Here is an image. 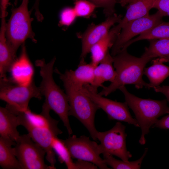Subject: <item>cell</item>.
<instances>
[{"instance_id": "1", "label": "cell", "mask_w": 169, "mask_h": 169, "mask_svg": "<svg viewBox=\"0 0 169 169\" xmlns=\"http://www.w3.org/2000/svg\"><path fill=\"white\" fill-rule=\"evenodd\" d=\"M113 57L116 77L109 85L103 87L102 90L99 93L100 95L106 96L126 84H133L137 89L144 87L151 88L149 83L144 81L142 76L146 65L153 59L142 56L141 57L133 56L127 52V49H122Z\"/></svg>"}, {"instance_id": "2", "label": "cell", "mask_w": 169, "mask_h": 169, "mask_svg": "<svg viewBox=\"0 0 169 169\" xmlns=\"http://www.w3.org/2000/svg\"><path fill=\"white\" fill-rule=\"evenodd\" d=\"M54 57L46 63L44 59L38 60L35 65L40 68L42 80L39 87L42 96L45 98L43 105L57 114L62 121L69 136L73 133L69 120V106L67 95L55 83L53 77Z\"/></svg>"}, {"instance_id": "3", "label": "cell", "mask_w": 169, "mask_h": 169, "mask_svg": "<svg viewBox=\"0 0 169 169\" xmlns=\"http://www.w3.org/2000/svg\"><path fill=\"white\" fill-rule=\"evenodd\" d=\"M119 89L123 93L125 102L133 112L137 122L141 128V134L139 143L145 144V136L150 132V129L161 116L169 114V107L166 99L157 100L139 98L130 93L125 86Z\"/></svg>"}, {"instance_id": "4", "label": "cell", "mask_w": 169, "mask_h": 169, "mask_svg": "<svg viewBox=\"0 0 169 169\" xmlns=\"http://www.w3.org/2000/svg\"><path fill=\"white\" fill-rule=\"evenodd\" d=\"M29 0H22L18 7L11 9V15L6 25L7 41L16 54L19 47L29 38L35 42L34 33L32 28L33 19L28 8Z\"/></svg>"}, {"instance_id": "5", "label": "cell", "mask_w": 169, "mask_h": 169, "mask_svg": "<svg viewBox=\"0 0 169 169\" xmlns=\"http://www.w3.org/2000/svg\"><path fill=\"white\" fill-rule=\"evenodd\" d=\"M63 84L69 106V116L77 118L87 129L93 139L97 140L98 131L95 127V119L96 112L100 108L81 89Z\"/></svg>"}, {"instance_id": "6", "label": "cell", "mask_w": 169, "mask_h": 169, "mask_svg": "<svg viewBox=\"0 0 169 169\" xmlns=\"http://www.w3.org/2000/svg\"><path fill=\"white\" fill-rule=\"evenodd\" d=\"M42 96L39 87L36 85L34 80L25 85L15 83L9 78H0V99L7 103L6 105L14 110L26 111L29 109L31 99L41 100Z\"/></svg>"}, {"instance_id": "7", "label": "cell", "mask_w": 169, "mask_h": 169, "mask_svg": "<svg viewBox=\"0 0 169 169\" xmlns=\"http://www.w3.org/2000/svg\"><path fill=\"white\" fill-rule=\"evenodd\" d=\"M13 149L22 169H52L45 164V151L28 134L20 135Z\"/></svg>"}, {"instance_id": "8", "label": "cell", "mask_w": 169, "mask_h": 169, "mask_svg": "<svg viewBox=\"0 0 169 169\" xmlns=\"http://www.w3.org/2000/svg\"><path fill=\"white\" fill-rule=\"evenodd\" d=\"M18 116L20 125L24 127L32 140L45 151L46 158L50 166L52 169H56L55 154L52 147V142L53 138L62 134V131L59 128L52 129L38 125L24 112H20Z\"/></svg>"}, {"instance_id": "9", "label": "cell", "mask_w": 169, "mask_h": 169, "mask_svg": "<svg viewBox=\"0 0 169 169\" xmlns=\"http://www.w3.org/2000/svg\"><path fill=\"white\" fill-rule=\"evenodd\" d=\"M125 126L120 122H117L110 129L104 132L98 131L97 139L101 154H109L127 161L132 155L126 146Z\"/></svg>"}, {"instance_id": "10", "label": "cell", "mask_w": 169, "mask_h": 169, "mask_svg": "<svg viewBox=\"0 0 169 169\" xmlns=\"http://www.w3.org/2000/svg\"><path fill=\"white\" fill-rule=\"evenodd\" d=\"M63 140L72 158L90 162L100 169H110L100 156L101 154L99 145L89 137L73 135Z\"/></svg>"}, {"instance_id": "11", "label": "cell", "mask_w": 169, "mask_h": 169, "mask_svg": "<svg viewBox=\"0 0 169 169\" xmlns=\"http://www.w3.org/2000/svg\"><path fill=\"white\" fill-rule=\"evenodd\" d=\"M163 17L157 11L153 14H149L127 23L122 28L111 48V55L115 56L134 37L140 35L162 22Z\"/></svg>"}, {"instance_id": "12", "label": "cell", "mask_w": 169, "mask_h": 169, "mask_svg": "<svg viewBox=\"0 0 169 169\" xmlns=\"http://www.w3.org/2000/svg\"><path fill=\"white\" fill-rule=\"evenodd\" d=\"M81 90L105 112L110 120L125 122L140 127L136 119L131 114L125 102H119L105 98L93 89L90 84L84 86Z\"/></svg>"}, {"instance_id": "13", "label": "cell", "mask_w": 169, "mask_h": 169, "mask_svg": "<svg viewBox=\"0 0 169 169\" xmlns=\"http://www.w3.org/2000/svg\"><path fill=\"white\" fill-rule=\"evenodd\" d=\"M122 15L115 13L109 16L103 22L97 25L91 24L80 36L82 41L81 59H84L91 47L109 32L111 27L119 23Z\"/></svg>"}, {"instance_id": "14", "label": "cell", "mask_w": 169, "mask_h": 169, "mask_svg": "<svg viewBox=\"0 0 169 169\" xmlns=\"http://www.w3.org/2000/svg\"><path fill=\"white\" fill-rule=\"evenodd\" d=\"M95 67L91 63L87 64L84 59H81L77 68L74 70H67L64 73H61L56 69L54 71L59 75L63 84L81 89L84 86L92 83Z\"/></svg>"}, {"instance_id": "15", "label": "cell", "mask_w": 169, "mask_h": 169, "mask_svg": "<svg viewBox=\"0 0 169 169\" xmlns=\"http://www.w3.org/2000/svg\"><path fill=\"white\" fill-rule=\"evenodd\" d=\"M9 72L10 79L19 84L27 85L34 80V68L28 58L24 43L22 45L19 57L13 64Z\"/></svg>"}, {"instance_id": "16", "label": "cell", "mask_w": 169, "mask_h": 169, "mask_svg": "<svg viewBox=\"0 0 169 169\" xmlns=\"http://www.w3.org/2000/svg\"><path fill=\"white\" fill-rule=\"evenodd\" d=\"M156 0H118L122 7H126V12L120 22L115 26L120 32L122 27L127 23L133 20L146 16L152 8Z\"/></svg>"}, {"instance_id": "17", "label": "cell", "mask_w": 169, "mask_h": 169, "mask_svg": "<svg viewBox=\"0 0 169 169\" xmlns=\"http://www.w3.org/2000/svg\"><path fill=\"white\" fill-rule=\"evenodd\" d=\"M19 112L7 105L0 107V137L16 143L20 135L17 129Z\"/></svg>"}, {"instance_id": "18", "label": "cell", "mask_w": 169, "mask_h": 169, "mask_svg": "<svg viewBox=\"0 0 169 169\" xmlns=\"http://www.w3.org/2000/svg\"><path fill=\"white\" fill-rule=\"evenodd\" d=\"M114 58L108 51L104 58L95 67L94 79L91 87L97 91L99 87H103V84L107 81L113 82L116 76V73L113 65Z\"/></svg>"}, {"instance_id": "19", "label": "cell", "mask_w": 169, "mask_h": 169, "mask_svg": "<svg viewBox=\"0 0 169 169\" xmlns=\"http://www.w3.org/2000/svg\"><path fill=\"white\" fill-rule=\"evenodd\" d=\"M5 19H2L0 31V78L7 77L13 64L17 59L8 44L6 36Z\"/></svg>"}, {"instance_id": "20", "label": "cell", "mask_w": 169, "mask_h": 169, "mask_svg": "<svg viewBox=\"0 0 169 169\" xmlns=\"http://www.w3.org/2000/svg\"><path fill=\"white\" fill-rule=\"evenodd\" d=\"M119 33L114 27L107 34L91 47L90 51V63L95 67L97 66L105 57Z\"/></svg>"}, {"instance_id": "21", "label": "cell", "mask_w": 169, "mask_h": 169, "mask_svg": "<svg viewBox=\"0 0 169 169\" xmlns=\"http://www.w3.org/2000/svg\"><path fill=\"white\" fill-rule=\"evenodd\" d=\"M165 62L164 59L158 58L152 60L151 66L144 68L143 74L148 78L151 88L159 86L169 76V66L164 65Z\"/></svg>"}, {"instance_id": "22", "label": "cell", "mask_w": 169, "mask_h": 169, "mask_svg": "<svg viewBox=\"0 0 169 169\" xmlns=\"http://www.w3.org/2000/svg\"><path fill=\"white\" fill-rule=\"evenodd\" d=\"M16 143L0 137V166L3 169H22L13 145Z\"/></svg>"}, {"instance_id": "23", "label": "cell", "mask_w": 169, "mask_h": 169, "mask_svg": "<svg viewBox=\"0 0 169 169\" xmlns=\"http://www.w3.org/2000/svg\"><path fill=\"white\" fill-rule=\"evenodd\" d=\"M150 44L145 48L143 57L153 59L156 57L164 59L169 62V38L149 40Z\"/></svg>"}, {"instance_id": "24", "label": "cell", "mask_w": 169, "mask_h": 169, "mask_svg": "<svg viewBox=\"0 0 169 169\" xmlns=\"http://www.w3.org/2000/svg\"><path fill=\"white\" fill-rule=\"evenodd\" d=\"M169 38V22H162L154 27L140 34L138 37L128 41L122 49H127L131 44L136 42L143 40L149 41Z\"/></svg>"}, {"instance_id": "25", "label": "cell", "mask_w": 169, "mask_h": 169, "mask_svg": "<svg viewBox=\"0 0 169 169\" xmlns=\"http://www.w3.org/2000/svg\"><path fill=\"white\" fill-rule=\"evenodd\" d=\"M148 151V148H145L142 156L137 160L130 161L120 160L115 158L113 156L109 154L103 155V160L108 166L114 169H140L143 159Z\"/></svg>"}, {"instance_id": "26", "label": "cell", "mask_w": 169, "mask_h": 169, "mask_svg": "<svg viewBox=\"0 0 169 169\" xmlns=\"http://www.w3.org/2000/svg\"><path fill=\"white\" fill-rule=\"evenodd\" d=\"M52 147L58 156L59 161L61 163H64L68 169H76L75 162L72 160L68 149L63 140L58 137L54 138Z\"/></svg>"}, {"instance_id": "27", "label": "cell", "mask_w": 169, "mask_h": 169, "mask_svg": "<svg viewBox=\"0 0 169 169\" xmlns=\"http://www.w3.org/2000/svg\"><path fill=\"white\" fill-rule=\"evenodd\" d=\"M74 8L77 17H89L97 7L88 0H74Z\"/></svg>"}, {"instance_id": "28", "label": "cell", "mask_w": 169, "mask_h": 169, "mask_svg": "<svg viewBox=\"0 0 169 169\" xmlns=\"http://www.w3.org/2000/svg\"><path fill=\"white\" fill-rule=\"evenodd\" d=\"M97 7H102L104 9V14L107 17L115 13V6L118 0H88Z\"/></svg>"}, {"instance_id": "29", "label": "cell", "mask_w": 169, "mask_h": 169, "mask_svg": "<svg viewBox=\"0 0 169 169\" xmlns=\"http://www.w3.org/2000/svg\"><path fill=\"white\" fill-rule=\"evenodd\" d=\"M76 17L74 8L66 7L60 13L59 23L62 25L69 26L74 22Z\"/></svg>"}, {"instance_id": "30", "label": "cell", "mask_w": 169, "mask_h": 169, "mask_svg": "<svg viewBox=\"0 0 169 169\" xmlns=\"http://www.w3.org/2000/svg\"><path fill=\"white\" fill-rule=\"evenodd\" d=\"M152 8L157 9L164 16H169V0H156Z\"/></svg>"}, {"instance_id": "31", "label": "cell", "mask_w": 169, "mask_h": 169, "mask_svg": "<svg viewBox=\"0 0 169 169\" xmlns=\"http://www.w3.org/2000/svg\"><path fill=\"white\" fill-rule=\"evenodd\" d=\"M76 169H95L98 167L94 164L90 162L82 160H78L75 162Z\"/></svg>"}, {"instance_id": "32", "label": "cell", "mask_w": 169, "mask_h": 169, "mask_svg": "<svg viewBox=\"0 0 169 169\" xmlns=\"http://www.w3.org/2000/svg\"><path fill=\"white\" fill-rule=\"evenodd\" d=\"M152 127H156L162 129H169V114L160 120H158Z\"/></svg>"}, {"instance_id": "33", "label": "cell", "mask_w": 169, "mask_h": 169, "mask_svg": "<svg viewBox=\"0 0 169 169\" xmlns=\"http://www.w3.org/2000/svg\"><path fill=\"white\" fill-rule=\"evenodd\" d=\"M156 92H160L165 95L169 103V85L158 86L153 88Z\"/></svg>"}, {"instance_id": "34", "label": "cell", "mask_w": 169, "mask_h": 169, "mask_svg": "<svg viewBox=\"0 0 169 169\" xmlns=\"http://www.w3.org/2000/svg\"><path fill=\"white\" fill-rule=\"evenodd\" d=\"M40 0H35L33 9L35 10V14L37 20L38 21H42L44 19V17L40 13L39 9V5Z\"/></svg>"}, {"instance_id": "35", "label": "cell", "mask_w": 169, "mask_h": 169, "mask_svg": "<svg viewBox=\"0 0 169 169\" xmlns=\"http://www.w3.org/2000/svg\"><path fill=\"white\" fill-rule=\"evenodd\" d=\"M9 0H1V19L5 18L6 14V10Z\"/></svg>"}, {"instance_id": "36", "label": "cell", "mask_w": 169, "mask_h": 169, "mask_svg": "<svg viewBox=\"0 0 169 169\" xmlns=\"http://www.w3.org/2000/svg\"><path fill=\"white\" fill-rule=\"evenodd\" d=\"M18 1V0H14V4H15V5H17Z\"/></svg>"}]
</instances>
